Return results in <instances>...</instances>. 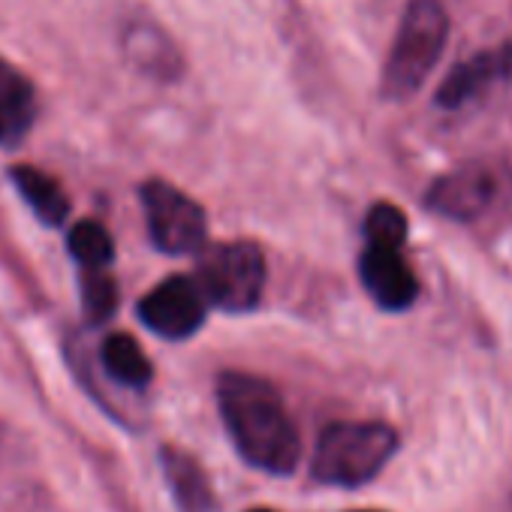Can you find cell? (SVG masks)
Returning a JSON list of instances; mask_svg holds the SVG:
<instances>
[{
    "label": "cell",
    "mask_w": 512,
    "mask_h": 512,
    "mask_svg": "<svg viewBox=\"0 0 512 512\" xmlns=\"http://www.w3.org/2000/svg\"><path fill=\"white\" fill-rule=\"evenodd\" d=\"M196 284L226 314H247L266 290V256L253 241H223L199 250Z\"/></svg>",
    "instance_id": "cell-4"
},
{
    "label": "cell",
    "mask_w": 512,
    "mask_h": 512,
    "mask_svg": "<svg viewBox=\"0 0 512 512\" xmlns=\"http://www.w3.org/2000/svg\"><path fill=\"white\" fill-rule=\"evenodd\" d=\"M37 118V97L31 82L0 58V121L7 124L13 142L28 133Z\"/></svg>",
    "instance_id": "cell-13"
},
{
    "label": "cell",
    "mask_w": 512,
    "mask_h": 512,
    "mask_svg": "<svg viewBox=\"0 0 512 512\" xmlns=\"http://www.w3.org/2000/svg\"><path fill=\"white\" fill-rule=\"evenodd\" d=\"M148 232L157 250L169 256L196 253L205 247L208 220L196 199H190L184 190H178L169 181L151 178L139 187Z\"/></svg>",
    "instance_id": "cell-5"
},
{
    "label": "cell",
    "mask_w": 512,
    "mask_h": 512,
    "mask_svg": "<svg viewBox=\"0 0 512 512\" xmlns=\"http://www.w3.org/2000/svg\"><path fill=\"white\" fill-rule=\"evenodd\" d=\"M4 142H13V136H10L7 124H4V121H0V145H4Z\"/></svg>",
    "instance_id": "cell-18"
},
{
    "label": "cell",
    "mask_w": 512,
    "mask_h": 512,
    "mask_svg": "<svg viewBox=\"0 0 512 512\" xmlns=\"http://www.w3.org/2000/svg\"><path fill=\"white\" fill-rule=\"evenodd\" d=\"M67 247L79 269H109L115 260V241L100 220L73 223L67 235Z\"/></svg>",
    "instance_id": "cell-15"
},
{
    "label": "cell",
    "mask_w": 512,
    "mask_h": 512,
    "mask_svg": "<svg viewBox=\"0 0 512 512\" xmlns=\"http://www.w3.org/2000/svg\"><path fill=\"white\" fill-rule=\"evenodd\" d=\"M398 452V434L386 422H332L323 428L311 476L332 488L371 482Z\"/></svg>",
    "instance_id": "cell-3"
},
{
    "label": "cell",
    "mask_w": 512,
    "mask_h": 512,
    "mask_svg": "<svg viewBox=\"0 0 512 512\" xmlns=\"http://www.w3.org/2000/svg\"><path fill=\"white\" fill-rule=\"evenodd\" d=\"M100 362H103V371L127 389H145L154 380L151 359L145 356L139 341L127 332H115L103 341Z\"/></svg>",
    "instance_id": "cell-12"
},
{
    "label": "cell",
    "mask_w": 512,
    "mask_h": 512,
    "mask_svg": "<svg viewBox=\"0 0 512 512\" xmlns=\"http://www.w3.org/2000/svg\"><path fill=\"white\" fill-rule=\"evenodd\" d=\"M124 49L136 61V67L151 76L172 79L178 73V55L154 25H142V22L130 25L124 34Z\"/></svg>",
    "instance_id": "cell-14"
},
{
    "label": "cell",
    "mask_w": 512,
    "mask_h": 512,
    "mask_svg": "<svg viewBox=\"0 0 512 512\" xmlns=\"http://www.w3.org/2000/svg\"><path fill=\"white\" fill-rule=\"evenodd\" d=\"M353 512H377V509H353Z\"/></svg>",
    "instance_id": "cell-20"
},
{
    "label": "cell",
    "mask_w": 512,
    "mask_h": 512,
    "mask_svg": "<svg viewBox=\"0 0 512 512\" xmlns=\"http://www.w3.org/2000/svg\"><path fill=\"white\" fill-rule=\"evenodd\" d=\"M13 184L19 187L22 199L31 205V211L46 223V226H64L70 217V199L64 187L43 169L37 166H13L10 169Z\"/></svg>",
    "instance_id": "cell-11"
},
{
    "label": "cell",
    "mask_w": 512,
    "mask_h": 512,
    "mask_svg": "<svg viewBox=\"0 0 512 512\" xmlns=\"http://www.w3.org/2000/svg\"><path fill=\"white\" fill-rule=\"evenodd\" d=\"M494 193H497L494 175L485 166L467 163L461 169H452V172L440 175L425 190V208L440 214V217L470 223L491 205Z\"/></svg>",
    "instance_id": "cell-8"
},
{
    "label": "cell",
    "mask_w": 512,
    "mask_h": 512,
    "mask_svg": "<svg viewBox=\"0 0 512 512\" xmlns=\"http://www.w3.org/2000/svg\"><path fill=\"white\" fill-rule=\"evenodd\" d=\"M217 407L238 455L263 473L290 476L302 455L299 428L281 392L244 371H223L217 377Z\"/></svg>",
    "instance_id": "cell-1"
},
{
    "label": "cell",
    "mask_w": 512,
    "mask_h": 512,
    "mask_svg": "<svg viewBox=\"0 0 512 512\" xmlns=\"http://www.w3.org/2000/svg\"><path fill=\"white\" fill-rule=\"evenodd\" d=\"M160 464L166 473V485L181 512H217L214 488L196 458H190L175 446H163Z\"/></svg>",
    "instance_id": "cell-10"
},
{
    "label": "cell",
    "mask_w": 512,
    "mask_h": 512,
    "mask_svg": "<svg viewBox=\"0 0 512 512\" xmlns=\"http://www.w3.org/2000/svg\"><path fill=\"white\" fill-rule=\"evenodd\" d=\"M247 512H275V509H266V506H256V509H247Z\"/></svg>",
    "instance_id": "cell-19"
},
{
    "label": "cell",
    "mask_w": 512,
    "mask_h": 512,
    "mask_svg": "<svg viewBox=\"0 0 512 512\" xmlns=\"http://www.w3.org/2000/svg\"><path fill=\"white\" fill-rule=\"evenodd\" d=\"M365 241L407 244V214L392 202H374L365 214Z\"/></svg>",
    "instance_id": "cell-17"
},
{
    "label": "cell",
    "mask_w": 512,
    "mask_h": 512,
    "mask_svg": "<svg viewBox=\"0 0 512 512\" xmlns=\"http://www.w3.org/2000/svg\"><path fill=\"white\" fill-rule=\"evenodd\" d=\"M446 40H449V13L440 0H410L386 58L383 85H380L383 97L395 103L413 97L437 67Z\"/></svg>",
    "instance_id": "cell-2"
},
{
    "label": "cell",
    "mask_w": 512,
    "mask_h": 512,
    "mask_svg": "<svg viewBox=\"0 0 512 512\" xmlns=\"http://www.w3.org/2000/svg\"><path fill=\"white\" fill-rule=\"evenodd\" d=\"M82 308L85 317L100 326L118 311V284L109 269H82Z\"/></svg>",
    "instance_id": "cell-16"
},
{
    "label": "cell",
    "mask_w": 512,
    "mask_h": 512,
    "mask_svg": "<svg viewBox=\"0 0 512 512\" xmlns=\"http://www.w3.org/2000/svg\"><path fill=\"white\" fill-rule=\"evenodd\" d=\"M506 76H512V43L476 52L464 64L452 67L449 76L440 82L434 100L440 109H461L482 91H488L494 82H503Z\"/></svg>",
    "instance_id": "cell-9"
},
{
    "label": "cell",
    "mask_w": 512,
    "mask_h": 512,
    "mask_svg": "<svg viewBox=\"0 0 512 512\" xmlns=\"http://www.w3.org/2000/svg\"><path fill=\"white\" fill-rule=\"evenodd\" d=\"M359 281L383 311H407L419 296V281L404 256V244L365 241L359 256Z\"/></svg>",
    "instance_id": "cell-7"
},
{
    "label": "cell",
    "mask_w": 512,
    "mask_h": 512,
    "mask_svg": "<svg viewBox=\"0 0 512 512\" xmlns=\"http://www.w3.org/2000/svg\"><path fill=\"white\" fill-rule=\"evenodd\" d=\"M205 293L193 278L172 275L139 302V320L166 341H184L205 323Z\"/></svg>",
    "instance_id": "cell-6"
}]
</instances>
